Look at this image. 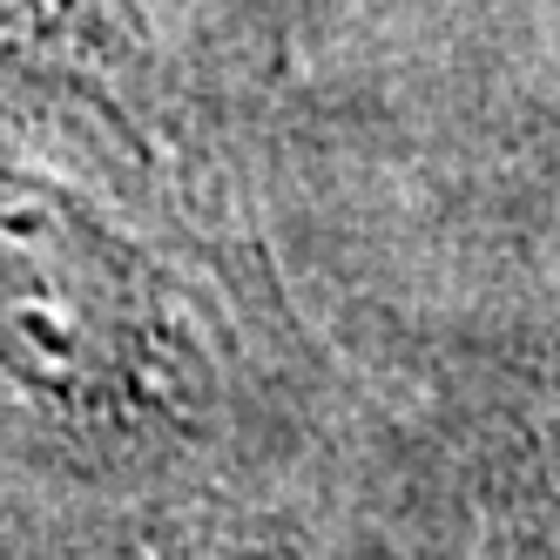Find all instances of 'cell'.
Returning <instances> with one entry per match:
<instances>
[{
	"label": "cell",
	"instance_id": "7a4b0ae2",
	"mask_svg": "<svg viewBox=\"0 0 560 560\" xmlns=\"http://www.w3.org/2000/svg\"><path fill=\"white\" fill-rule=\"evenodd\" d=\"M487 560H560V419L513 466Z\"/></svg>",
	"mask_w": 560,
	"mask_h": 560
},
{
	"label": "cell",
	"instance_id": "6da1fadb",
	"mask_svg": "<svg viewBox=\"0 0 560 560\" xmlns=\"http://www.w3.org/2000/svg\"><path fill=\"white\" fill-rule=\"evenodd\" d=\"M0 385L74 425H176L203 398V338L170 264L14 136H0Z\"/></svg>",
	"mask_w": 560,
	"mask_h": 560
}]
</instances>
